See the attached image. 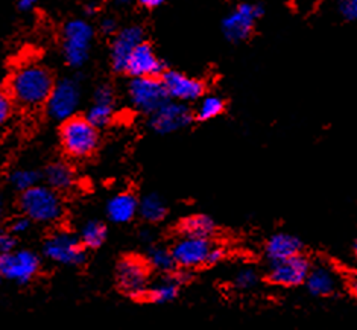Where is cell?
Listing matches in <instances>:
<instances>
[{"label":"cell","instance_id":"cell-1","mask_svg":"<svg viewBox=\"0 0 357 330\" xmlns=\"http://www.w3.org/2000/svg\"><path fill=\"white\" fill-rule=\"evenodd\" d=\"M55 86L52 75L38 64H26L17 69L10 80V96L24 108L46 105Z\"/></svg>","mask_w":357,"mask_h":330},{"label":"cell","instance_id":"cell-2","mask_svg":"<svg viewBox=\"0 0 357 330\" xmlns=\"http://www.w3.org/2000/svg\"><path fill=\"white\" fill-rule=\"evenodd\" d=\"M20 209L32 221L43 224L59 221L64 211L61 198L47 184H37L26 192H22Z\"/></svg>","mask_w":357,"mask_h":330},{"label":"cell","instance_id":"cell-3","mask_svg":"<svg viewBox=\"0 0 357 330\" xmlns=\"http://www.w3.org/2000/svg\"><path fill=\"white\" fill-rule=\"evenodd\" d=\"M99 128L87 117L73 116L61 126V145L67 156L73 158L90 157L99 145Z\"/></svg>","mask_w":357,"mask_h":330},{"label":"cell","instance_id":"cell-4","mask_svg":"<svg viewBox=\"0 0 357 330\" xmlns=\"http://www.w3.org/2000/svg\"><path fill=\"white\" fill-rule=\"evenodd\" d=\"M128 96L134 108L152 114L171 100V96L161 80L154 76H137L128 84Z\"/></svg>","mask_w":357,"mask_h":330},{"label":"cell","instance_id":"cell-5","mask_svg":"<svg viewBox=\"0 0 357 330\" xmlns=\"http://www.w3.org/2000/svg\"><path fill=\"white\" fill-rule=\"evenodd\" d=\"M93 40V28L84 20H72L64 27L63 54L67 66L78 69L87 61L90 45Z\"/></svg>","mask_w":357,"mask_h":330},{"label":"cell","instance_id":"cell-6","mask_svg":"<svg viewBox=\"0 0 357 330\" xmlns=\"http://www.w3.org/2000/svg\"><path fill=\"white\" fill-rule=\"evenodd\" d=\"M43 253L54 264L79 267L86 262V247L69 232H56L45 242Z\"/></svg>","mask_w":357,"mask_h":330},{"label":"cell","instance_id":"cell-7","mask_svg":"<svg viewBox=\"0 0 357 330\" xmlns=\"http://www.w3.org/2000/svg\"><path fill=\"white\" fill-rule=\"evenodd\" d=\"M149 265L146 260L125 257L117 267V282L131 299H146L149 290Z\"/></svg>","mask_w":357,"mask_h":330},{"label":"cell","instance_id":"cell-8","mask_svg":"<svg viewBox=\"0 0 357 330\" xmlns=\"http://www.w3.org/2000/svg\"><path fill=\"white\" fill-rule=\"evenodd\" d=\"M79 96L78 82L70 78L58 81L46 103L47 116L58 122L69 121L78 110Z\"/></svg>","mask_w":357,"mask_h":330},{"label":"cell","instance_id":"cell-9","mask_svg":"<svg viewBox=\"0 0 357 330\" xmlns=\"http://www.w3.org/2000/svg\"><path fill=\"white\" fill-rule=\"evenodd\" d=\"M40 269V259L37 255L28 251H11L0 256V274L6 280L17 285H26L37 276Z\"/></svg>","mask_w":357,"mask_h":330},{"label":"cell","instance_id":"cell-10","mask_svg":"<svg viewBox=\"0 0 357 330\" xmlns=\"http://www.w3.org/2000/svg\"><path fill=\"white\" fill-rule=\"evenodd\" d=\"M193 121L192 110L185 103H172L169 100L163 107L158 108L155 113L149 114V126L158 134H171L189 126Z\"/></svg>","mask_w":357,"mask_h":330},{"label":"cell","instance_id":"cell-11","mask_svg":"<svg viewBox=\"0 0 357 330\" xmlns=\"http://www.w3.org/2000/svg\"><path fill=\"white\" fill-rule=\"evenodd\" d=\"M310 268H312L310 262L304 256H301L300 253V255L296 256L271 264L268 280L272 285L284 286V287L300 286L307 280Z\"/></svg>","mask_w":357,"mask_h":330},{"label":"cell","instance_id":"cell-12","mask_svg":"<svg viewBox=\"0 0 357 330\" xmlns=\"http://www.w3.org/2000/svg\"><path fill=\"white\" fill-rule=\"evenodd\" d=\"M265 13L260 5H251V3H242L236 8L234 11L229 13L224 22H222V31L224 36L229 41H242L250 37L252 32L254 23Z\"/></svg>","mask_w":357,"mask_h":330},{"label":"cell","instance_id":"cell-13","mask_svg":"<svg viewBox=\"0 0 357 330\" xmlns=\"http://www.w3.org/2000/svg\"><path fill=\"white\" fill-rule=\"evenodd\" d=\"M208 239L192 238V236H183L175 242L172 247V255L178 268L192 269L202 265H207V257L210 253Z\"/></svg>","mask_w":357,"mask_h":330},{"label":"cell","instance_id":"cell-14","mask_svg":"<svg viewBox=\"0 0 357 330\" xmlns=\"http://www.w3.org/2000/svg\"><path fill=\"white\" fill-rule=\"evenodd\" d=\"M161 81H163L171 99L180 100V103L198 100L202 98L204 90H206L202 81L190 78V76L175 70L165 72L161 75Z\"/></svg>","mask_w":357,"mask_h":330},{"label":"cell","instance_id":"cell-15","mask_svg":"<svg viewBox=\"0 0 357 330\" xmlns=\"http://www.w3.org/2000/svg\"><path fill=\"white\" fill-rule=\"evenodd\" d=\"M144 31L140 27L123 28L116 33L112 46V64L116 72H125L130 57L143 43Z\"/></svg>","mask_w":357,"mask_h":330},{"label":"cell","instance_id":"cell-16","mask_svg":"<svg viewBox=\"0 0 357 330\" xmlns=\"http://www.w3.org/2000/svg\"><path fill=\"white\" fill-rule=\"evenodd\" d=\"M125 72L131 75L132 78H137V76H154V78H158L160 75L165 73V63L157 57L154 49L143 41L130 57Z\"/></svg>","mask_w":357,"mask_h":330},{"label":"cell","instance_id":"cell-17","mask_svg":"<svg viewBox=\"0 0 357 330\" xmlns=\"http://www.w3.org/2000/svg\"><path fill=\"white\" fill-rule=\"evenodd\" d=\"M305 285H307V290L317 297H328V295H333L337 291L339 277L327 265H314L310 268Z\"/></svg>","mask_w":357,"mask_h":330},{"label":"cell","instance_id":"cell-18","mask_svg":"<svg viewBox=\"0 0 357 330\" xmlns=\"http://www.w3.org/2000/svg\"><path fill=\"white\" fill-rule=\"evenodd\" d=\"M301 250H303L301 241L298 238H295V236L286 234V233L274 234L266 242V247H265L266 257L269 259L271 264L300 255Z\"/></svg>","mask_w":357,"mask_h":330},{"label":"cell","instance_id":"cell-19","mask_svg":"<svg viewBox=\"0 0 357 330\" xmlns=\"http://www.w3.org/2000/svg\"><path fill=\"white\" fill-rule=\"evenodd\" d=\"M139 204L140 202L132 193H119L107 204V215L116 224H126L132 221L134 216L139 213Z\"/></svg>","mask_w":357,"mask_h":330},{"label":"cell","instance_id":"cell-20","mask_svg":"<svg viewBox=\"0 0 357 330\" xmlns=\"http://www.w3.org/2000/svg\"><path fill=\"white\" fill-rule=\"evenodd\" d=\"M45 181L49 188H52L56 192H63L73 188L76 183V177L72 166L63 162H56L46 167Z\"/></svg>","mask_w":357,"mask_h":330},{"label":"cell","instance_id":"cell-21","mask_svg":"<svg viewBox=\"0 0 357 330\" xmlns=\"http://www.w3.org/2000/svg\"><path fill=\"white\" fill-rule=\"evenodd\" d=\"M180 232L183 236H192V238L208 239L216 232V225L213 219L207 215H192L185 218L180 225Z\"/></svg>","mask_w":357,"mask_h":330},{"label":"cell","instance_id":"cell-22","mask_svg":"<svg viewBox=\"0 0 357 330\" xmlns=\"http://www.w3.org/2000/svg\"><path fill=\"white\" fill-rule=\"evenodd\" d=\"M178 287H180V282L176 280V277H166L161 282L149 286L146 299L157 304L171 303L176 299Z\"/></svg>","mask_w":357,"mask_h":330},{"label":"cell","instance_id":"cell-23","mask_svg":"<svg viewBox=\"0 0 357 330\" xmlns=\"http://www.w3.org/2000/svg\"><path fill=\"white\" fill-rule=\"evenodd\" d=\"M146 262L148 265L163 274H172L178 268L175 257L172 255V250H167L163 247H152L146 253Z\"/></svg>","mask_w":357,"mask_h":330},{"label":"cell","instance_id":"cell-24","mask_svg":"<svg viewBox=\"0 0 357 330\" xmlns=\"http://www.w3.org/2000/svg\"><path fill=\"white\" fill-rule=\"evenodd\" d=\"M139 213L140 216L148 223H160L163 221L166 216V206L163 200H161L155 193H149L144 197L139 204Z\"/></svg>","mask_w":357,"mask_h":330},{"label":"cell","instance_id":"cell-25","mask_svg":"<svg viewBox=\"0 0 357 330\" xmlns=\"http://www.w3.org/2000/svg\"><path fill=\"white\" fill-rule=\"evenodd\" d=\"M105 236H107V230H105L104 224H100L98 221H89L81 228L79 239H81L84 247L95 250V248H99L100 245L104 243Z\"/></svg>","mask_w":357,"mask_h":330},{"label":"cell","instance_id":"cell-26","mask_svg":"<svg viewBox=\"0 0 357 330\" xmlns=\"http://www.w3.org/2000/svg\"><path fill=\"white\" fill-rule=\"evenodd\" d=\"M114 116V104L112 103H99L93 100V105L87 112V119L96 126V128H104L108 123H112Z\"/></svg>","mask_w":357,"mask_h":330},{"label":"cell","instance_id":"cell-27","mask_svg":"<svg viewBox=\"0 0 357 330\" xmlns=\"http://www.w3.org/2000/svg\"><path fill=\"white\" fill-rule=\"evenodd\" d=\"M225 110V103L219 96H206L201 98L199 105L195 112V116L199 121L215 119L219 114H222Z\"/></svg>","mask_w":357,"mask_h":330},{"label":"cell","instance_id":"cell-28","mask_svg":"<svg viewBox=\"0 0 357 330\" xmlns=\"http://www.w3.org/2000/svg\"><path fill=\"white\" fill-rule=\"evenodd\" d=\"M40 181V175L31 169H17L10 175V183L15 190L26 192L33 186H37Z\"/></svg>","mask_w":357,"mask_h":330},{"label":"cell","instance_id":"cell-29","mask_svg":"<svg viewBox=\"0 0 357 330\" xmlns=\"http://www.w3.org/2000/svg\"><path fill=\"white\" fill-rule=\"evenodd\" d=\"M257 282H259V276L256 273V269H252V268L241 269L233 278V285L241 291L251 290V287L257 285Z\"/></svg>","mask_w":357,"mask_h":330},{"label":"cell","instance_id":"cell-30","mask_svg":"<svg viewBox=\"0 0 357 330\" xmlns=\"http://www.w3.org/2000/svg\"><path fill=\"white\" fill-rule=\"evenodd\" d=\"M337 11L345 20L356 22L357 20V0H339Z\"/></svg>","mask_w":357,"mask_h":330},{"label":"cell","instance_id":"cell-31","mask_svg":"<svg viewBox=\"0 0 357 330\" xmlns=\"http://www.w3.org/2000/svg\"><path fill=\"white\" fill-rule=\"evenodd\" d=\"M13 98L8 95L0 96V122L5 123L13 114Z\"/></svg>","mask_w":357,"mask_h":330},{"label":"cell","instance_id":"cell-32","mask_svg":"<svg viewBox=\"0 0 357 330\" xmlns=\"http://www.w3.org/2000/svg\"><path fill=\"white\" fill-rule=\"evenodd\" d=\"M31 221L32 219L28 218L26 215L15 218L14 221L10 224V230L13 234H20V233H26L31 227Z\"/></svg>","mask_w":357,"mask_h":330},{"label":"cell","instance_id":"cell-33","mask_svg":"<svg viewBox=\"0 0 357 330\" xmlns=\"http://www.w3.org/2000/svg\"><path fill=\"white\" fill-rule=\"evenodd\" d=\"M95 100H99V103H112L114 104V93L109 86H100L95 91Z\"/></svg>","mask_w":357,"mask_h":330},{"label":"cell","instance_id":"cell-34","mask_svg":"<svg viewBox=\"0 0 357 330\" xmlns=\"http://www.w3.org/2000/svg\"><path fill=\"white\" fill-rule=\"evenodd\" d=\"M15 250V239L13 233H2L0 236V253L5 255V253H11Z\"/></svg>","mask_w":357,"mask_h":330},{"label":"cell","instance_id":"cell-35","mask_svg":"<svg viewBox=\"0 0 357 330\" xmlns=\"http://www.w3.org/2000/svg\"><path fill=\"white\" fill-rule=\"evenodd\" d=\"M224 257H225V250L222 247H211L207 257V265H216Z\"/></svg>","mask_w":357,"mask_h":330},{"label":"cell","instance_id":"cell-36","mask_svg":"<svg viewBox=\"0 0 357 330\" xmlns=\"http://www.w3.org/2000/svg\"><path fill=\"white\" fill-rule=\"evenodd\" d=\"M116 29H117V24H116V20L112 19V17H107V19L102 20L100 31L107 33V36H109V33H114Z\"/></svg>","mask_w":357,"mask_h":330},{"label":"cell","instance_id":"cell-37","mask_svg":"<svg viewBox=\"0 0 357 330\" xmlns=\"http://www.w3.org/2000/svg\"><path fill=\"white\" fill-rule=\"evenodd\" d=\"M37 0H19V10L20 11H31L36 8Z\"/></svg>","mask_w":357,"mask_h":330},{"label":"cell","instance_id":"cell-38","mask_svg":"<svg viewBox=\"0 0 357 330\" xmlns=\"http://www.w3.org/2000/svg\"><path fill=\"white\" fill-rule=\"evenodd\" d=\"M165 0H139V3L143 5L144 8H157Z\"/></svg>","mask_w":357,"mask_h":330},{"label":"cell","instance_id":"cell-39","mask_svg":"<svg viewBox=\"0 0 357 330\" xmlns=\"http://www.w3.org/2000/svg\"><path fill=\"white\" fill-rule=\"evenodd\" d=\"M350 287H351V292L356 295L357 297V274L351 278V282H350Z\"/></svg>","mask_w":357,"mask_h":330},{"label":"cell","instance_id":"cell-40","mask_svg":"<svg viewBox=\"0 0 357 330\" xmlns=\"http://www.w3.org/2000/svg\"><path fill=\"white\" fill-rule=\"evenodd\" d=\"M95 11H96V6H95V5H87V6H86V13H87L89 15H91Z\"/></svg>","mask_w":357,"mask_h":330},{"label":"cell","instance_id":"cell-41","mask_svg":"<svg viewBox=\"0 0 357 330\" xmlns=\"http://www.w3.org/2000/svg\"><path fill=\"white\" fill-rule=\"evenodd\" d=\"M132 0H116L117 5H130Z\"/></svg>","mask_w":357,"mask_h":330},{"label":"cell","instance_id":"cell-42","mask_svg":"<svg viewBox=\"0 0 357 330\" xmlns=\"http://www.w3.org/2000/svg\"><path fill=\"white\" fill-rule=\"evenodd\" d=\"M354 255H356V256H357V242H356V243H354Z\"/></svg>","mask_w":357,"mask_h":330}]
</instances>
